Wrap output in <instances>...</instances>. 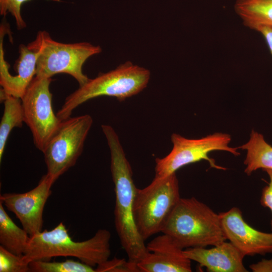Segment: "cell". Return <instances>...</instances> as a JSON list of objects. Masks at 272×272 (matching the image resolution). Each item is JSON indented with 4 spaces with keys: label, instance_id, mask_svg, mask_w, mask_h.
<instances>
[{
    "label": "cell",
    "instance_id": "cell-2",
    "mask_svg": "<svg viewBox=\"0 0 272 272\" xmlns=\"http://www.w3.org/2000/svg\"><path fill=\"white\" fill-rule=\"evenodd\" d=\"M110 238L108 230L99 229L91 238L75 241L60 222L49 231L45 230L30 236L23 258L29 263L33 260L49 261L52 257L69 256L94 267L109 259Z\"/></svg>",
    "mask_w": 272,
    "mask_h": 272
},
{
    "label": "cell",
    "instance_id": "cell-8",
    "mask_svg": "<svg viewBox=\"0 0 272 272\" xmlns=\"http://www.w3.org/2000/svg\"><path fill=\"white\" fill-rule=\"evenodd\" d=\"M89 114L64 120L44 150L47 174L55 181L74 166L81 155L85 141L93 124Z\"/></svg>",
    "mask_w": 272,
    "mask_h": 272
},
{
    "label": "cell",
    "instance_id": "cell-10",
    "mask_svg": "<svg viewBox=\"0 0 272 272\" xmlns=\"http://www.w3.org/2000/svg\"><path fill=\"white\" fill-rule=\"evenodd\" d=\"M54 182L46 173L37 185L29 191L5 193L0 195V201L16 215L30 236L42 231L43 210Z\"/></svg>",
    "mask_w": 272,
    "mask_h": 272
},
{
    "label": "cell",
    "instance_id": "cell-5",
    "mask_svg": "<svg viewBox=\"0 0 272 272\" xmlns=\"http://www.w3.org/2000/svg\"><path fill=\"white\" fill-rule=\"evenodd\" d=\"M27 45L39 50L36 75L51 78L57 74H67L76 80L79 86L89 79L83 72V64L90 57L102 51L100 46L88 42L56 41L44 30L38 31L36 39Z\"/></svg>",
    "mask_w": 272,
    "mask_h": 272
},
{
    "label": "cell",
    "instance_id": "cell-12",
    "mask_svg": "<svg viewBox=\"0 0 272 272\" xmlns=\"http://www.w3.org/2000/svg\"><path fill=\"white\" fill-rule=\"evenodd\" d=\"M7 28L0 29V85L1 92L21 98L36 74L37 61L39 55L38 49L29 48L21 44L19 47V56L14 67L17 74L12 75L9 65L5 59L3 47L4 36Z\"/></svg>",
    "mask_w": 272,
    "mask_h": 272
},
{
    "label": "cell",
    "instance_id": "cell-15",
    "mask_svg": "<svg viewBox=\"0 0 272 272\" xmlns=\"http://www.w3.org/2000/svg\"><path fill=\"white\" fill-rule=\"evenodd\" d=\"M239 148L247 152L244 164L247 175L259 169L272 170V146L261 133L252 130L248 141Z\"/></svg>",
    "mask_w": 272,
    "mask_h": 272
},
{
    "label": "cell",
    "instance_id": "cell-6",
    "mask_svg": "<svg viewBox=\"0 0 272 272\" xmlns=\"http://www.w3.org/2000/svg\"><path fill=\"white\" fill-rule=\"evenodd\" d=\"M180 198L176 173L154 177L147 186L137 188L133 214L138 231L145 241L161 232Z\"/></svg>",
    "mask_w": 272,
    "mask_h": 272
},
{
    "label": "cell",
    "instance_id": "cell-11",
    "mask_svg": "<svg viewBox=\"0 0 272 272\" xmlns=\"http://www.w3.org/2000/svg\"><path fill=\"white\" fill-rule=\"evenodd\" d=\"M226 240L244 256L272 253V233L258 231L244 220L240 210L233 207L219 214Z\"/></svg>",
    "mask_w": 272,
    "mask_h": 272
},
{
    "label": "cell",
    "instance_id": "cell-4",
    "mask_svg": "<svg viewBox=\"0 0 272 272\" xmlns=\"http://www.w3.org/2000/svg\"><path fill=\"white\" fill-rule=\"evenodd\" d=\"M150 75L148 69L127 61L79 86L65 98L56 115L64 120L78 106L98 97H113L123 101L142 92L147 86Z\"/></svg>",
    "mask_w": 272,
    "mask_h": 272
},
{
    "label": "cell",
    "instance_id": "cell-25",
    "mask_svg": "<svg viewBox=\"0 0 272 272\" xmlns=\"http://www.w3.org/2000/svg\"><path fill=\"white\" fill-rule=\"evenodd\" d=\"M255 30L263 35L272 54V26H260Z\"/></svg>",
    "mask_w": 272,
    "mask_h": 272
},
{
    "label": "cell",
    "instance_id": "cell-21",
    "mask_svg": "<svg viewBox=\"0 0 272 272\" xmlns=\"http://www.w3.org/2000/svg\"><path fill=\"white\" fill-rule=\"evenodd\" d=\"M31 0H0V14L6 16L10 13L14 18L17 29L21 30L26 27V23L21 15L22 5Z\"/></svg>",
    "mask_w": 272,
    "mask_h": 272
},
{
    "label": "cell",
    "instance_id": "cell-22",
    "mask_svg": "<svg viewBox=\"0 0 272 272\" xmlns=\"http://www.w3.org/2000/svg\"><path fill=\"white\" fill-rule=\"evenodd\" d=\"M97 272H137L139 271L137 264L124 259L114 258L109 259L96 267Z\"/></svg>",
    "mask_w": 272,
    "mask_h": 272
},
{
    "label": "cell",
    "instance_id": "cell-13",
    "mask_svg": "<svg viewBox=\"0 0 272 272\" xmlns=\"http://www.w3.org/2000/svg\"><path fill=\"white\" fill-rule=\"evenodd\" d=\"M149 252L137 263L141 272H190L191 260L168 235L152 239L147 245Z\"/></svg>",
    "mask_w": 272,
    "mask_h": 272
},
{
    "label": "cell",
    "instance_id": "cell-17",
    "mask_svg": "<svg viewBox=\"0 0 272 272\" xmlns=\"http://www.w3.org/2000/svg\"><path fill=\"white\" fill-rule=\"evenodd\" d=\"M234 9L244 25L250 29L272 26V0H237Z\"/></svg>",
    "mask_w": 272,
    "mask_h": 272
},
{
    "label": "cell",
    "instance_id": "cell-1",
    "mask_svg": "<svg viewBox=\"0 0 272 272\" xmlns=\"http://www.w3.org/2000/svg\"><path fill=\"white\" fill-rule=\"evenodd\" d=\"M101 129L110 150V170L115 194L116 231L128 261L137 264L149 252L133 217V206L137 187L133 182L131 167L117 133L109 125L102 124Z\"/></svg>",
    "mask_w": 272,
    "mask_h": 272
},
{
    "label": "cell",
    "instance_id": "cell-7",
    "mask_svg": "<svg viewBox=\"0 0 272 272\" xmlns=\"http://www.w3.org/2000/svg\"><path fill=\"white\" fill-rule=\"evenodd\" d=\"M173 147L170 152L162 158H156L155 177H164L174 173L186 165L207 161L210 167L219 170L226 168L216 164L209 154L215 151H227L235 156L240 155L238 148L229 146L231 136L227 133L215 132L200 139H187L174 133L171 137Z\"/></svg>",
    "mask_w": 272,
    "mask_h": 272
},
{
    "label": "cell",
    "instance_id": "cell-9",
    "mask_svg": "<svg viewBox=\"0 0 272 272\" xmlns=\"http://www.w3.org/2000/svg\"><path fill=\"white\" fill-rule=\"evenodd\" d=\"M51 82V78L36 75L21 98L24 123L32 132L34 145L42 152L62 121L52 109Z\"/></svg>",
    "mask_w": 272,
    "mask_h": 272
},
{
    "label": "cell",
    "instance_id": "cell-23",
    "mask_svg": "<svg viewBox=\"0 0 272 272\" xmlns=\"http://www.w3.org/2000/svg\"><path fill=\"white\" fill-rule=\"evenodd\" d=\"M264 171L267 174L269 181L268 184L262 190L260 202L262 207L267 208L270 210L272 215V170L266 169ZM270 227L272 231V218Z\"/></svg>",
    "mask_w": 272,
    "mask_h": 272
},
{
    "label": "cell",
    "instance_id": "cell-3",
    "mask_svg": "<svg viewBox=\"0 0 272 272\" xmlns=\"http://www.w3.org/2000/svg\"><path fill=\"white\" fill-rule=\"evenodd\" d=\"M161 232L183 249L215 246L226 240L219 214L196 198H180Z\"/></svg>",
    "mask_w": 272,
    "mask_h": 272
},
{
    "label": "cell",
    "instance_id": "cell-19",
    "mask_svg": "<svg viewBox=\"0 0 272 272\" xmlns=\"http://www.w3.org/2000/svg\"><path fill=\"white\" fill-rule=\"evenodd\" d=\"M32 272H94L96 268L82 261L66 259L62 261L36 260L29 262Z\"/></svg>",
    "mask_w": 272,
    "mask_h": 272
},
{
    "label": "cell",
    "instance_id": "cell-14",
    "mask_svg": "<svg viewBox=\"0 0 272 272\" xmlns=\"http://www.w3.org/2000/svg\"><path fill=\"white\" fill-rule=\"evenodd\" d=\"M185 255L210 272H247L243 260L244 255L230 242L226 241L207 249L188 248Z\"/></svg>",
    "mask_w": 272,
    "mask_h": 272
},
{
    "label": "cell",
    "instance_id": "cell-18",
    "mask_svg": "<svg viewBox=\"0 0 272 272\" xmlns=\"http://www.w3.org/2000/svg\"><path fill=\"white\" fill-rule=\"evenodd\" d=\"M4 110L0 122V161L3 156L7 140L15 127H21L24 122L21 99L1 92Z\"/></svg>",
    "mask_w": 272,
    "mask_h": 272
},
{
    "label": "cell",
    "instance_id": "cell-20",
    "mask_svg": "<svg viewBox=\"0 0 272 272\" xmlns=\"http://www.w3.org/2000/svg\"><path fill=\"white\" fill-rule=\"evenodd\" d=\"M23 256L15 254L0 246V272L30 271L29 263Z\"/></svg>",
    "mask_w": 272,
    "mask_h": 272
},
{
    "label": "cell",
    "instance_id": "cell-24",
    "mask_svg": "<svg viewBox=\"0 0 272 272\" xmlns=\"http://www.w3.org/2000/svg\"><path fill=\"white\" fill-rule=\"evenodd\" d=\"M249 267L253 272H272V258L262 259L255 263L251 264Z\"/></svg>",
    "mask_w": 272,
    "mask_h": 272
},
{
    "label": "cell",
    "instance_id": "cell-16",
    "mask_svg": "<svg viewBox=\"0 0 272 272\" xmlns=\"http://www.w3.org/2000/svg\"><path fill=\"white\" fill-rule=\"evenodd\" d=\"M30 236L20 228L6 212L0 201V244L11 252L22 256L27 247Z\"/></svg>",
    "mask_w": 272,
    "mask_h": 272
}]
</instances>
